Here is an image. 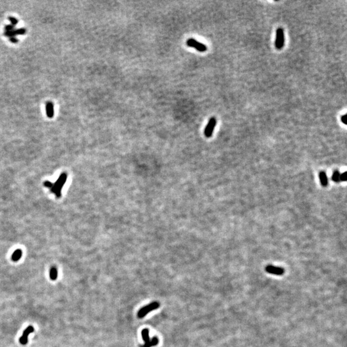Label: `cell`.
Returning <instances> with one entry per match:
<instances>
[{
    "mask_svg": "<svg viewBox=\"0 0 347 347\" xmlns=\"http://www.w3.org/2000/svg\"><path fill=\"white\" fill-rule=\"evenodd\" d=\"M66 178H67L66 174L65 173L63 174H61L60 178L58 179V180L55 184H51V183L49 181H46L45 183V186L48 188H50L51 191L53 193H54V194L57 196V197H60L61 189H62L64 184L65 183L66 181Z\"/></svg>",
    "mask_w": 347,
    "mask_h": 347,
    "instance_id": "1",
    "label": "cell"
},
{
    "mask_svg": "<svg viewBox=\"0 0 347 347\" xmlns=\"http://www.w3.org/2000/svg\"><path fill=\"white\" fill-rule=\"evenodd\" d=\"M142 338L145 342L144 345H142L141 347H152L156 346L158 343H159V340H158L157 337H154L151 340L150 337H149V331L148 328H144L142 331Z\"/></svg>",
    "mask_w": 347,
    "mask_h": 347,
    "instance_id": "2",
    "label": "cell"
},
{
    "mask_svg": "<svg viewBox=\"0 0 347 347\" xmlns=\"http://www.w3.org/2000/svg\"><path fill=\"white\" fill-rule=\"evenodd\" d=\"M160 306V304L159 302H157V301H154L151 303L150 304H149L146 306H145L143 307H142V309H140V310L138 311V317L139 318H144L145 316H146L149 313H150V312L154 310H156L157 309H158Z\"/></svg>",
    "mask_w": 347,
    "mask_h": 347,
    "instance_id": "3",
    "label": "cell"
},
{
    "mask_svg": "<svg viewBox=\"0 0 347 347\" xmlns=\"http://www.w3.org/2000/svg\"><path fill=\"white\" fill-rule=\"evenodd\" d=\"M186 44L188 46L194 48L196 50H198L199 51L201 52H204L207 50V47H206L205 45L199 43L194 39L192 38L188 39L186 42Z\"/></svg>",
    "mask_w": 347,
    "mask_h": 347,
    "instance_id": "4",
    "label": "cell"
},
{
    "mask_svg": "<svg viewBox=\"0 0 347 347\" xmlns=\"http://www.w3.org/2000/svg\"><path fill=\"white\" fill-rule=\"evenodd\" d=\"M284 45V30L282 28H279L276 30V36L275 43V45L276 49L280 50L283 48Z\"/></svg>",
    "mask_w": 347,
    "mask_h": 347,
    "instance_id": "5",
    "label": "cell"
},
{
    "mask_svg": "<svg viewBox=\"0 0 347 347\" xmlns=\"http://www.w3.org/2000/svg\"><path fill=\"white\" fill-rule=\"evenodd\" d=\"M217 124L216 118L215 117H212L210 119L207 125L206 126L204 134L206 138H210L212 136L213 132L214 131Z\"/></svg>",
    "mask_w": 347,
    "mask_h": 347,
    "instance_id": "6",
    "label": "cell"
},
{
    "mask_svg": "<svg viewBox=\"0 0 347 347\" xmlns=\"http://www.w3.org/2000/svg\"><path fill=\"white\" fill-rule=\"evenodd\" d=\"M266 271L270 274L275 275H282L284 273V269L282 267H276L274 266H267L266 267Z\"/></svg>",
    "mask_w": 347,
    "mask_h": 347,
    "instance_id": "7",
    "label": "cell"
},
{
    "mask_svg": "<svg viewBox=\"0 0 347 347\" xmlns=\"http://www.w3.org/2000/svg\"><path fill=\"white\" fill-rule=\"evenodd\" d=\"M34 331V328L32 326H29L28 327L26 328L25 331L23 332V335L20 337L19 339V342L22 345H26V343H28V336H29V334L30 333H32Z\"/></svg>",
    "mask_w": 347,
    "mask_h": 347,
    "instance_id": "8",
    "label": "cell"
},
{
    "mask_svg": "<svg viewBox=\"0 0 347 347\" xmlns=\"http://www.w3.org/2000/svg\"><path fill=\"white\" fill-rule=\"evenodd\" d=\"M46 115L49 118H52L54 116V104L51 102H47L46 104Z\"/></svg>",
    "mask_w": 347,
    "mask_h": 347,
    "instance_id": "9",
    "label": "cell"
},
{
    "mask_svg": "<svg viewBox=\"0 0 347 347\" xmlns=\"http://www.w3.org/2000/svg\"><path fill=\"white\" fill-rule=\"evenodd\" d=\"M319 178L320 180V183H321L322 185L324 187H326L328 184V178L327 176V174L325 172H319Z\"/></svg>",
    "mask_w": 347,
    "mask_h": 347,
    "instance_id": "10",
    "label": "cell"
},
{
    "mask_svg": "<svg viewBox=\"0 0 347 347\" xmlns=\"http://www.w3.org/2000/svg\"><path fill=\"white\" fill-rule=\"evenodd\" d=\"M22 256V251L21 249H17L14 252L12 255V260L14 262H17L20 260Z\"/></svg>",
    "mask_w": 347,
    "mask_h": 347,
    "instance_id": "11",
    "label": "cell"
},
{
    "mask_svg": "<svg viewBox=\"0 0 347 347\" xmlns=\"http://www.w3.org/2000/svg\"><path fill=\"white\" fill-rule=\"evenodd\" d=\"M50 276L52 280H55L57 277V270L55 267H53L50 271Z\"/></svg>",
    "mask_w": 347,
    "mask_h": 347,
    "instance_id": "12",
    "label": "cell"
},
{
    "mask_svg": "<svg viewBox=\"0 0 347 347\" xmlns=\"http://www.w3.org/2000/svg\"><path fill=\"white\" fill-rule=\"evenodd\" d=\"M340 174H341L339 172V171L336 170L335 172L333 173L332 177V179L333 181H334V182H336V183L340 182Z\"/></svg>",
    "mask_w": 347,
    "mask_h": 347,
    "instance_id": "13",
    "label": "cell"
},
{
    "mask_svg": "<svg viewBox=\"0 0 347 347\" xmlns=\"http://www.w3.org/2000/svg\"><path fill=\"white\" fill-rule=\"evenodd\" d=\"M14 30H13V31H10V32H7V31H5V32H4V35H5V36L6 37H9V38L14 37H15V36H16Z\"/></svg>",
    "mask_w": 347,
    "mask_h": 347,
    "instance_id": "14",
    "label": "cell"
},
{
    "mask_svg": "<svg viewBox=\"0 0 347 347\" xmlns=\"http://www.w3.org/2000/svg\"><path fill=\"white\" fill-rule=\"evenodd\" d=\"M8 20L10 21V22L11 23V25H16L17 23H18V20H17L16 18H15L14 17H12V16H9L8 17Z\"/></svg>",
    "mask_w": 347,
    "mask_h": 347,
    "instance_id": "15",
    "label": "cell"
},
{
    "mask_svg": "<svg viewBox=\"0 0 347 347\" xmlns=\"http://www.w3.org/2000/svg\"><path fill=\"white\" fill-rule=\"evenodd\" d=\"M14 31H15L16 35H24L26 34V30L25 28H19V29L15 30Z\"/></svg>",
    "mask_w": 347,
    "mask_h": 347,
    "instance_id": "16",
    "label": "cell"
},
{
    "mask_svg": "<svg viewBox=\"0 0 347 347\" xmlns=\"http://www.w3.org/2000/svg\"><path fill=\"white\" fill-rule=\"evenodd\" d=\"M14 26H15L12 25H6L5 26V31H7V32L13 31V30H15L14 29Z\"/></svg>",
    "mask_w": 347,
    "mask_h": 347,
    "instance_id": "17",
    "label": "cell"
},
{
    "mask_svg": "<svg viewBox=\"0 0 347 347\" xmlns=\"http://www.w3.org/2000/svg\"><path fill=\"white\" fill-rule=\"evenodd\" d=\"M346 172H345L344 173H343L341 174H340V180L341 181H346Z\"/></svg>",
    "mask_w": 347,
    "mask_h": 347,
    "instance_id": "18",
    "label": "cell"
},
{
    "mask_svg": "<svg viewBox=\"0 0 347 347\" xmlns=\"http://www.w3.org/2000/svg\"><path fill=\"white\" fill-rule=\"evenodd\" d=\"M10 42H11V43H14V44L17 43H18V41H19L18 39H17L16 37H14L10 38Z\"/></svg>",
    "mask_w": 347,
    "mask_h": 347,
    "instance_id": "19",
    "label": "cell"
},
{
    "mask_svg": "<svg viewBox=\"0 0 347 347\" xmlns=\"http://www.w3.org/2000/svg\"><path fill=\"white\" fill-rule=\"evenodd\" d=\"M341 121L344 124H346V115H345L341 117Z\"/></svg>",
    "mask_w": 347,
    "mask_h": 347,
    "instance_id": "20",
    "label": "cell"
}]
</instances>
